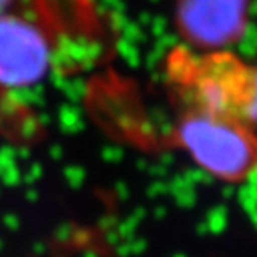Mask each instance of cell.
Masks as SVG:
<instances>
[{"label":"cell","instance_id":"1","mask_svg":"<svg viewBox=\"0 0 257 257\" xmlns=\"http://www.w3.org/2000/svg\"><path fill=\"white\" fill-rule=\"evenodd\" d=\"M166 75L186 102V111L257 125V66L229 50L177 48Z\"/></svg>","mask_w":257,"mask_h":257},{"label":"cell","instance_id":"2","mask_svg":"<svg viewBox=\"0 0 257 257\" xmlns=\"http://www.w3.org/2000/svg\"><path fill=\"white\" fill-rule=\"evenodd\" d=\"M175 136L188 156L214 179L236 184L257 172V134L250 125L186 111Z\"/></svg>","mask_w":257,"mask_h":257},{"label":"cell","instance_id":"3","mask_svg":"<svg viewBox=\"0 0 257 257\" xmlns=\"http://www.w3.org/2000/svg\"><path fill=\"white\" fill-rule=\"evenodd\" d=\"M50 43L32 22L16 15H0V84L22 88L45 75Z\"/></svg>","mask_w":257,"mask_h":257},{"label":"cell","instance_id":"4","mask_svg":"<svg viewBox=\"0 0 257 257\" xmlns=\"http://www.w3.org/2000/svg\"><path fill=\"white\" fill-rule=\"evenodd\" d=\"M248 0H177V24L189 45L225 50L246 27Z\"/></svg>","mask_w":257,"mask_h":257},{"label":"cell","instance_id":"5","mask_svg":"<svg viewBox=\"0 0 257 257\" xmlns=\"http://www.w3.org/2000/svg\"><path fill=\"white\" fill-rule=\"evenodd\" d=\"M18 0H0V15H6L8 13V9L11 8V6H15Z\"/></svg>","mask_w":257,"mask_h":257}]
</instances>
